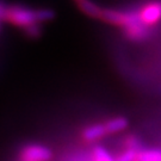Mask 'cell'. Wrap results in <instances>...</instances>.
Returning a JSON list of instances; mask_svg holds the SVG:
<instances>
[{"label": "cell", "instance_id": "obj_4", "mask_svg": "<svg viewBox=\"0 0 161 161\" xmlns=\"http://www.w3.org/2000/svg\"><path fill=\"white\" fill-rule=\"evenodd\" d=\"M141 19L144 23H154L161 18V4H152L141 12Z\"/></svg>", "mask_w": 161, "mask_h": 161}, {"label": "cell", "instance_id": "obj_11", "mask_svg": "<svg viewBox=\"0 0 161 161\" xmlns=\"http://www.w3.org/2000/svg\"><path fill=\"white\" fill-rule=\"evenodd\" d=\"M5 8L6 5L4 3L0 1V32H1V24L4 22V14H5Z\"/></svg>", "mask_w": 161, "mask_h": 161}, {"label": "cell", "instance_id": "obj_5", "mask_svg": "<svg viewBox=\"0 0 161 161\" xmlns=\"http://www.w3.org/2000/svg\"><path fill=\"white\" fill-rule=\"evenodd\" d=\"M128 124H129L128 119L124 117H115L104 123L108 135H114V134H118L125 130L128 128Z\"/></svg>", "mask_w": 161, "mask_h": 161}, {"label": "cell", "instance_id": "obj_6", "mask_svg": "<svg viewBox=\"0 0 161 161\" xmlns=\"http://www.w3.org/2000/svg\"><path fill=\"white\" fill-rule=\"evenodd\" d=\"M78 6H79V8L81 10V12L87 14L88 17H92V18L102 17L103 8H100L97 4H94L91 0H80V1H78Z\"/></svg>", "mask_w": 161, "mask_h": 161}, {"label": "cell", "instance_id": "obj_13", "mask_svg": "<svg viewBox=\"0 0 161 161\" xmlns=\"http://www.w3.org/2000/svg\"><path fill=\"white\" fill-rule=\"evenodd\" d=\"M19 161H22V160H19Z\"/></svg>", "mask_w": 161, "mask_h": 161}, {"label": "cell", "instance_id": "obj_12", "mask_svg": "<svg viewBox=\"0 0 161 161\" xmlns=\"http://www.w3.org/2000/svg\"><path fill=\"white\" fill-rule=\"evenodd\" d=\"M76 1H80V0H76Z\"/></svg>", "mask_w": 161, "mask_h": 161}, {"label": "cell", "instance_id": "obj_1", "mask_svg": "<svg viewBox=\"0 0 161 161\" xmlns=\"http://www.w3.org/2000/svg\"><path fill=\"white\" fill-rule=\"evenodd\" d=\"M55 12L50 8H34L26 5H8L5 8L4 22L11 24L22 30L28 29L29 26L42 24L53 20Z\"/></svg>", "mask_w": 161, "mask_h": 161}, {"label": "cell", "instance_id": "obj_7", "mask_svg": "<svg viewBox=\"0 0 161 161\" xmlns=\"http://www.w3.org/2000/svg\"><path fill=\"white\" fill-rule=\"evenodd\" d=\"M136 161H161L160 149H144L137 153Z\"/></svg>", "mask_w": 161, "mask_h": 161}, {"label": "cell", "instance_id": "obj_10", "mask_svg": "<svg viewBox=\"0 0 161 161\" xmlns=\"http://www.w3.org/2000/svg\"><path fill=\"white\" fill-rule=\"evenodd\" d=\"M137 153L138 152L135 149H127L124 153H122L115 161H136Z\"/></svg>", "mask_w": 161, "mask_h": 161}, {"label": "cell", "instance_id": "obj_3", "mask_svg": "<svg viewBox=\"0 0 161 161\" xmlns=\"http://www.w3.org/2000/svg\"><path fill=\"white\" fill-rule=\"evenodd\" d=\"M106 135H108V132H106L104 123H97V124L88 125L81 132V136L86 142H96L98 140L105 137Z\"/></svg>", "mask_w": 161, "mask_h": 161}, {"label": "cell", "instance_id": "obj_8", "mask_svg": "<svg viewBox=\"0 0 161 161\" xmlns=\"http://www.w3.org/2000/svg\"><path fill=\"white\" fill-rule=\"evenodd\" d=\"M92 161H115L103 147H94L92 152Z\"/></svg>", "mask_w": 161, "mask_h": 161}, {"label": "cell", "instance_id": "obj_2", "mask_svg": "<svg viewBox=\"0 0 161 161\" xmlns=\"http://www.w3.org/2000/svg\"><path fill=\"white\" fill-rule=\"evenodd\" d=\"M53 152L43 144H26L19 152V160L22 161H50Z\"/></svg>", "mask_w": 161, "mask_h": 161}, {"label": "cell", "instance_id": "obj_9", "mask_svg": "<svg viewBox=\"0 0 161 161\" xmlns=\"http://www.w3.org/2000/svg\"><path fill=\"white\" fill-rule=\"evenodd\" d=\"M24 32L30 38H38L42 35V26H41V24H36V25H32V26H29L28 29H25Z\"/></svg>", "mask_w": 161, "mask_h": 161}]
</instances>
